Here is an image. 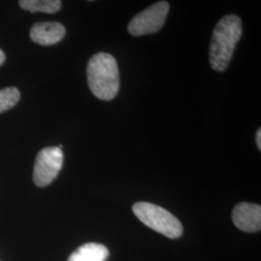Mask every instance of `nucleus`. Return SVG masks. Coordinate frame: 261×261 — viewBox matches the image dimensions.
<instances>
[{"label":"nucleus","mask_w":261,"mask_h":261,"mask_svg":"<svg viewBox=\"0 0 261 261\" xmlns=\"http://www.w3.org/2000/svg\"><path fill=\"white\" fill-rule=\"evenodd\" d=\"M133 211L142 224L168 238H178L183 233V226L175 216L161 206L149 202H138Z\"/></svg>","instance_id":"7ed1b4c3"},{"label":"nucleus","mask_w":261,"mask_h":261,"mask_svg":"<svg viewBox=\"0 0 261 261\" xmlns=\"http://www.w3.org/2000/svg\"><path fill=\"white\" fill-rule=\"evenodd\" d=\"M256 144H257V147L258 149L261 150V130L258 129V130L256 132Z\"/></svg>","instance_id":"9b49d317"},{"label":"nucleus","mask_w":261,"mask_h":261,"mask_svg":"<svg viewBox=\"0 0 261 261\" xmlns=\"http://www.w3.org/2000/svg\"><path fill=\"white\" fill-rule=\"evenodd\" d=\"M4 61H5V55L2 51V49H0V66L4 63Z\"/></svg>","instance_id":"f8f14e48"},{"label":"nucleus","mask_w":261,"mask_h":261,"mask_svg":"<svg viewBox=\"0 0 261 261\" xmlns=\"http://www.w3.org/2000/svg\"><path fill=\"white\" fill-rule=\"evenodd\" d=\"M20 98V93L16 87H7L0 90V113L14 108Z\"/></svg>","instance_id":"9d476101"},{"label":"nucleus","mask_w":261,"mask_h":261,"mask_svg":"<svg viewBox=\"0 0 261 261\" xmlns=\"http://www.w3.org/2000/svg\"><path fill=\"white\" fill-rule=\"evenodd\" d=\"M169 11L167 1H159L130 19L128 31L133 36H143L159 31L165 24Z\"/></svg>","instance_id":"20e7f679"},{"label":"nucleus","mask_w":261,"mask_h":261,"mask_svg":"<svg viewBox=\"0 0 261 261\" xmlns=\"http://www.w3.org/2000/svg\"><path fill=\"white\" fill-rule=\"evenodd\" d=\"M19 4L22 9L31 13L55 14L61 8L62 2L60 0H20Z\"/></svg>","instance_id":"1a4fd4ad"},{"label":"nucleus","mask_w":261,"mask_h":261,"mask_svg":"<svg viewBox=\"0 0 261 261\" xmlns=\"http://www.w3.org/2000/svg\"><path fill=\"white\" fill-rule=\"evenodd\" d=\"M63 151L58 147H46L38 153L33 180L38 187L49 185L58 175L63 166Z\"/></svg>","instance_id":"39448f33"},{"label":"nucleus","mask_w":261,"mask_h":261,"mask_svg":"<svg viewBox=\"0 0 261 261\" xmlns=\"http://www.w3.org/2000/svg\"><path fill=\"white\" fill-rule=\"evenodd\" d=\"M110 252L106 246L97 243H87L73 252L68 261H106Z\"/></svg>","instance_id":"6e6552de"},{"label":"nucleus","mask_w":261,"mask_h":261,"mask_svg":"<svg viewBox=\"0 0 261 261\" xmlns=\"http://www.w3.org/2000/svg\"><path fill=\"white\" fill-rule=\"evenodd\" d=\"M233 224L243 231L256 232L261 227V207L258 204L241 202L232 211Z\"/></svg>","instance_id":"423d86ee"},{"label":"nucleus","mask_w":261,"mask_h":261,"mask_svg":"<svg viewBox=\"0 0 261 261\" xmlns=\"http://www.w3.org/2000/svg\"><path fill=\"white\" fill-rule=\"evenodd\" d=\"M66 34V29L60 22H38L30 30L31 40L41 46H53L59 43Z\"/></svg>","instance_id":"0eeeda50"},{"label":"nucleus","mask_w":261,"mask_h":261,"mask_svg":"<svg viewBox=\"0 0 261 261\" xmlns=\"http://www.w3.org/2000/svg\"><path fill=\"white\" fill-rule=\"evenodd\" d=\"M88 85L95 97L103 101H111L119 91V70L115 58L107 53L92 56L87 69Z\"/></svg>","instance_id":"f03ea898"},{"label":"nucleus","mask_w":261,"mask_h":261,"mask_svg":"<svg viewBox=\"0 0 261 261\" xmlns=\"http://www.w3.org/2000/svg\"><path fill=\"white\" fill-rule=\"evenodd\" d=\"M242 20L236 15H226L216 24L209 51L212 69L224 72L233 56L236 45L242 36Z\"/></svg>","instance_id":"f257e3e1"}]
</instances>
